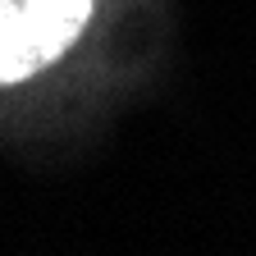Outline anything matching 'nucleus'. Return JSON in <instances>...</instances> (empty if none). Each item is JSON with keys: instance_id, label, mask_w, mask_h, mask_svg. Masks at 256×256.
Instances as JSON below:
<instances>
[{"instance_id": "nucleus-1", "label": "nucleus", "mask_w": 256, "mask_h": 256, "mask_svg": "<svg viewBox=\"0 0 256 256\" xmlns=\"http://www.w3.org/2000/svg\"><path fill=\"white\" fill-rule=\"evenodd\" d=\"M92 0H0V87L50 69L82 37Z\"/></svg>"}]
</instances>
